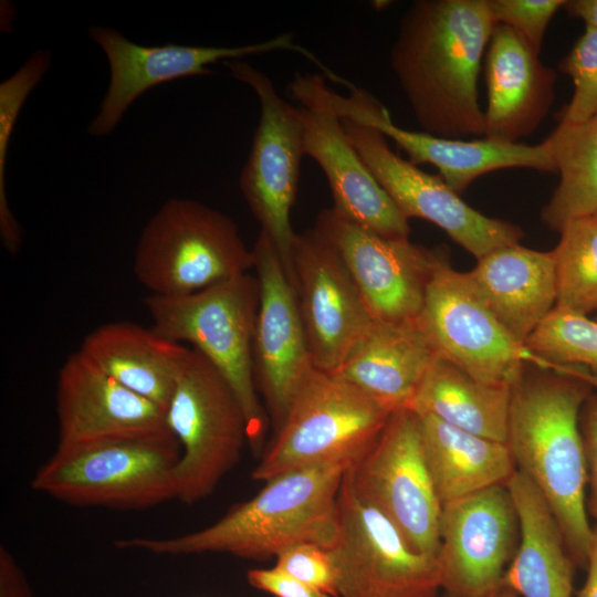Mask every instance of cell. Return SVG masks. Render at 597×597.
Segmentation results:
<instances>
[{"label":"cell","instance_id":"1","mask_svg":"<svg viewBox=\"0 0 597 597\" xmlns=\"http://www.w3.org/2000/svg\"><path fill=\"white\" fill-rule=\"evenodd\" d=\"M494 25L488 0H418L405 12L390 65L425 133L484 137L478 77Z\"/></svg>","mask_w":597,"mask_h":597},{"label":"cell","instance_id":"2","mask_svg":"<svg viewBox=\"0 0 597 597\" xmlns=\"http://www.w3.org/2000/svg\"><path fill=\"white\" fill-rule=\"evenodd\" d=\"M597 375L528 364L512 387L506 444L516 470L542 493L577 566L586 567L594 525L587 511L582 407Z\"/></svg>","mask_w":597,"mask_h":597},{"label":"cell","instance_id":"3","mask_svg":"<svg viewBox=\"0 0 597 597\" xmlns=\"http://www.w3.org/2000/svg\"><path fill=\"white\" fill-rule=\"evenodd\" d=\"M347 463H323L275 475L213 524L180 536L115 542L158 555L228 553L265 561L301 543L329 548L338 530V493Z\"/></svg>","mask_w":597,"mask_h":597},{"label":"cell","instance_id":"4","mask_svg":"<svg viewBox=\"0 0 597 597\" xmlns=\"http://www.w3.org/2000/svg\"><path fill=\"white\" fill-rule=\"evenodd\" d=\"M180 452L169 429L56 447L31 486L76 506L147 509L176 499Z\"/></svg>","mask_w":597,"mask_h":597},{"label":"cell","instance_id":"5","mask_svg":"<svg viewBox=\"0 0 597 597\" xmlns=\"http://www.w3.org/2000/svg\"><path fill=\"white\" fill-rule=\"evenodd\" d=\"M145 306L157 333L190 343L226 379L243 409L249 446L261 454L270 421L253 377L256 276L247 273L189 295L150 294Z\"/></svg>","mask_w":597,"mask_h":597},{"label":"cell","instance_id":"6","mask_svg":"<svg viewBox=\"0 0 597 597\" xmlns=\"http://www.w3.org/2000/svg\"><path fill=\"white\" fill-rule=\"evenodd\" d=\"M395 411L355 386L313 369L251 473L255 481L323 463L353 464L377 441Z\"/></svg>","mask_w":597,"mask_h":597},{"label":"cell","instance_id":"7","mask_svg":"<svg viewBox=\"0 0 597 597\" xmlns=\"http://www.w3.org/2000/svg\"><path fill=\"white\" fill-rule=\"evenodd\" d=\"M252 250L224 213L191 199L168 200L145 226L133 271L154 295H189L247 274Z\"/></svg>","mask_w":597,"mask_h":597},{"label":"cell","instance_id":"8","mask_svg":"<svg viewBox=\"0 0 597 597\" xmlns=\"http://www.w3.org/2000/svg\"><path fill=\"white\" fill-rule=\"evenodd\" d=\"M165 418L181 451L176 499L191 505L211 495L238 463L249 444L245 416L221 374L191 348Z\"/></svg>","mask_w":597,"mask_h":597},{"label":"cell","instance_id":"9","mask_svg":"<svg viewBox=\"0 0 597 597\" xmlns=\"http://www.w3.org/2000/svg\"><path fill=\"white\" fill-rule=\"evenodd\" d=\"M232 76L250 86L260 104L251 150L240 176L241 192L275 249L293 286L291 224L301 159L305 155L298 107L284 101L265 73L241 60L227 61Z\"/></svg>","mask_w":597,"mask_h":597},{"label":"cell","instance_id":"10","mask_svg":"<svg viewBox=\"0 0 597 597\" xmlns=\"http://www.w3.org/2000/svg\"><path fill=\"white\" fill-rule=\"evenodd\" d=\"M419 321L439 356L485 384L512 388L528 364L561 368L514 339L468 272L453 269L447 258L430 281Z\"/></svg>","mask_w":597,"mask_h":597},{"label":"cell","instance_id":"11","mask_svg":"<svg viewBox=\"0 0 597 597\" xmlns=\"http://www.w3.org/2000/svg\"><path fill=\"white\" fill-rule=\"evenodd\" d=\"M346 474L356 495L384 514L412 549L437 557L442 505L426 463L417 412L395 411Z\"/></svg>","mask_w":597,"mask_h":597},{"label":"cell","instance_id":"12","mask_svg":"<svg viewBox=\"0 0 597 597\" xmlns=\"http://www.w3.org/2000/svg\"><path fill=\"white\" fill-rule=\"evenodd\" d=\"M338 530L328 548L338 597H439L437 557L412 549L396 526L354 492L345 472Z\"/></svg>","mask_w":597,"mask_h":597},{"label":"cell","instance_id":"13","mask_svg":"<svg viewBox=\"0 0 597 597\" xmlns=\"http://www.w3.org/2000/svg\"><path fill=\"white\" fill-rule=\"evenodd\" d=\"M341 122L350 145L407 219L432 222L476 260L523 239L520 226L482 214L440 176L427 174L395 154L378 129L347 118Z\"/></svg>","mask_w":597,"mask_h":597},{"label":"cell","instance_id":"14","mask_svg":"<svg viewBox=\"0 0 597 597\" xmlns=\"http://www.w3.org/2000/svg\"><path fill=\"white\" fill-rule=\"evenodd\" d=\"M314 228L338 252L375 322L419 320L442 251L377 235L333 208L318 213Z\"/></svg>","mask_w":597,"mask_h":597},{"label":"cell","instance_id":"15","mask_svg":"<svg viewBox=\"0 0 597 597\" xmlns=\"http://www.w3.org/2000/svg\"><path fill=\"white\" fill-rule=\"evenodd\" d=\"M437 562L443 597H490L503 586L520 524L505 485L442 505Z\"/></svg>","mask_w":597,"mask_h":597},{"label":"cell","instance_id":"16","mask_svg":"<svg viewBox=\"0 0 597 597\" xmlns=\"http://www.w3.org/2000/svg\"><path fill=\"white\" fill-rule=\"evenodd\" d=\"M292 266L313 365L333 374L375 321L338 252L314 227L296 233Z\"/></svg>","mask_w":597,"mask_h":597},{"label":"cell","instance_id":"17","mask_svg":"<svg viewBox=\"0 0 597 597\" xmlns=\"http://www.w3.org/2000/svg\"><path fill=\"white\" fill-rule=\"evenodd\" d=\"M252 252L259 282V308L252 343L253 377L270 425L276 431L315 367L295 291L263 231H260Z\"/></svg>","mask_w":597,"mask_h":597},{"label":"cell","instance_id":"18","mask_svg":"<svg viewBox=\"0 0 597 597\" xmlns=\"http://www.w3.org/2000/svg\"><path fill=\"white\" fill-rule=\"evenodd\" d=\"M346 96L329 87L322 91V100L339 118L371 126L390 138L408 155L413 165L434 166L443 181L457 193H462L476 178L504 168H531L555 172V164L547 143L537 145L506 143L490 138L472 140L443 138L397 126L389 111L370 93L345 81Z\"/></svg>","mask_w":597,"mask_h":597},{"label":"cell","instance_id":"19","mask_svg":"<svg viewBox=\"0 0 597 597\" xmlns=\"http://www.w3.org/2000/svg\"><path fill=\"white\" fill-rule=\"evenodd\" d=\"M88 35L104 51L111 71L107 92L88 126V132L94 136L113 132L134 101L149 88L181 77L210 75L213 72L209 65L219 61L284 50L297 52L323 67L287 32L263 42L239 46H145L127 40L114 29L96 25L90 29Z\"/></svg>","mask_w":597,"mask_h":597},{"label":"cell","instance_id":"20","mask_svg":"<svg viewBox=\"0 0 597 597\" xmlns=\"http://www.w3.org/2000/svg\"><path fill=\"white\" fill-rule=\"evenodd\" d=\"M301 104L305 155L325 174L344 218L387 239H406L410 227L388 193L378 184L348 142L341 118L323 103L301 94L290 95Z\"/></svg>","mask_w":597,"mask_h":597},{"label":"cell","instance_id":"21","mask_svg":"<svg viewBox=\"0 0 597 597\" xmlns=\"http://www.w3.org/2000/svg\"><path fill=\"white\" fill-rule=\"evenodd\" d=\"M57 447L168 430L165 410L91 364L78 350L57 374Z\"/></svg>","mask_w":597,"mask_h":597},{"label":"cell","instance_id":"22","mask_svg":"<svg viewBox=\"0 0 597 597\" xmlns=\"http://www.w3.org/2000/svg\"><path fill=\"white\" fill-rule=\"evenodd\" d=\"M510 27L495 24L485 54V138L517 143L548 114L556 74Z\"/></svg>","mask_w":597,"mask_h":597},{"label":"cell","instance_id":"23","mask_svg":"<svg viewBox=\"0 0 597 597\" xmlns=\"http://www.w3.org/2000/svg\"><path fill=\"white\" fill-rule=\"evenodd\" d=\"M420 318V317H419ZM439 356L420 321L374 322L333 376L397 411L410 408L426 374Z\"/></svg>","mask_w":597,"mask_h":597},{"label":"cell","instance_id":"24","mask_svg":"<svg viewBox=\"0 0 597 597\" xmlns=\"http://www.w3.org/2000/svg\"><path fill=\"white\" fill-rule=\"evenodd\" d=\"M468 274L496 318L523 345L556 306L552 251L520 243L501 247L479 259Z\"/></svg>","mask_w":597,"mask_h":597},{"label":"cell","instance_id":"25","mask_svg":"<svg viewBox=\"0 0 597 597\" xmlns=\"http://www.w3.org/2000/svg\"><path fill=\"white\" fill-rule=\"evenodd\" d=\"M78 352L97 369L166 411L191 348L132 322L98 326Z\"/></svg>","mask_w":597,"mask_h":597},{"label":"cell","instance_id":"26","mask_svg":"<svg viewBox=\"0 0 597 597\" xmlns=\"http://www.w3.org/2000/svg\"><path fill=\"white\" fill-rule=\"evenodd\" d=\"M506 488L516 509L520 541L503 586L523 597H573L577 565L546 500L517 470Z\"/></svg>","mask_w":597,"mask_h":597},{"label":"cell","instance_id":"27","mask_svg":"<svg viewBox=\"0 0 597 597\" xmlns=\"http://www.w3.org/2000/svg\"><path fill=\"white\" fill-rule=\"evenodd\" d=\"M426 463L444 505L482 490L505 485L516 471L505 442L420 416Z\"/></svg>","mask_w":597,"mask_h":597},{"label":"cell","instance_id":"28","mask_svg":"<svg viewBox=\"0 0 597 597\" xmlns=\"http://www.w3.org/2000/svg\"><path fill=\"white\" fill-rule=\"evenodd\" d=\"M512 388L480 381L437 356L410 405L465 431L506 442Z\"/></svg>","mask_w":597,"mask_h":597},{"label":"cell","instance_id":"29","mask_svg":"<svg viewBox=\"0 0 597 597\" xmlns=\"http://www.w3.org/2000/svg\"><path fill=\"white\" fill-rule=\"evenodd\" d=\"M545 142L559 182L541 217L559 232L570 221L597 214V114L578 124L559 122Z\"/></svg>","mask_w":597,"mask_h":597},{"label":"cell","instance_id":"30","mask_svg":"<svg viewBox=\"0 0 597 597\" xmlns=\"http://www.w3.org/2000/svg\"><path fill=\"white\" fill-rule=\"evenodd\" d=\"M553 252L557 308L588 315L597 310V214L568 222Z\"/></svg>","mask_w":597,"mask_h":597},{"label":"cell","instance_id":"31","mask_svg":"<svg viewBox=\"0 0 597 597\" xmlns=\"http://www.w3.org/2000/svg\"><path fill=\"white\" fill-rule=\"evenodd\" d=\"M50 53L34 52L24 64L0 84V235L3 247L17 253L21 243V228L7 199L6 166L9 142L22 106L50 69Z\"/></svg>","mask_w":597,"mask_h":597},{"label":"cell","instance_id":"32","mask_svg":"<svg viewBox=\"0 0 597 597\" xmlns=\"http://www.w3.org/2000/svg\"><path fill=\"white\" fill-rule=\"evenodd\" d=\"M525 346L548 363L597 375V321L587 315L555 307Z\"/></svg>","mask_w":597,"mask_h":597},{"label":"cell","instance_id":"33","mask_svg":"<svg viewBox=\"0 0 597 597\" xmlns=\"http://www.w3.org/2000/svg\"><path fill=\"white\" fill-rule=\"evenodd\" d=\"M558 69L574 85L572 98L559 122L583 123L597 114V30L585 28Z\"/></svg>","mask_w":597,"mask_h":597},{"label":"cell","instance_id":"34","mask_svg":"<svg viewBox=\"0 0 597 597\" xmlns=\"http://www.w3.org/2000/svg\"><path fill=\"white\" fill-rule=\"evenodd\" d=\"M565 0H488L495 24L514 30L528 46L540 54L549 21Z\"/></svg>","mask_w":597,"mask_h":597},{"label":"cell","instance_id":"35","mask_svg":"<svg viewBox=\"0 0 597 597\" xmlns=\"http://www.w3.org/2000/svg\"><path fill=\"white\" fill-rule=\"evenodd\" d=\"M274 567L332 597H338L336 572L328 548L301 543L282 551Z\"/></svg>","mask_w":597,"mask_h":597},{"label":"cell","instance_id":"36","mask_svg":"<svg viewBox=\"0 0 597 597\" xmlns=\"http://www.w3.org/2000/svg\"><path fill=\"white\" fill-rule=\"evenodd\" d=\"M579 428L587 464V511L597 525V387L582 407Z\"/></svg>","mask_w":597,"mask_h":597},{"label":"cell","instance_id":"37","mask_svg":"<svg viewBox=\"0 0 597 597\" xmlns=\"http://www.w3.org/2000/svg\"><path fill=\"white\" fill-rule=\"evenodd\" d=\"M247 579L252 587L275 597H332L276 567L249 569Z\"/></svg>","mask_w":597,"mask_h":597},{"label":"cell","instance_id":"38","mask_svg":"<svg viewBox=\"0 0 597 597\" xmlns=\"http://www.w3.org/2000/svg\"><path fill=\"white\" fill-rule=\"evenodd\" d=\"M0 597H32L22 569L4 546L0 547Z\"/></svg>","mask_w":597,"mask_h":597},{"label":"cell","instance_id":"39","mask_svg":"<svg viewBox=\"0 0 597 597\" xmlns=\"http://www.w3.org/2000/svg\"><path fill=\"white\" fill-rule=\"evenodd\" d=\"M562 9L585 22V28L597 30V0H565Z\"/></svg>","mask_w":597,"mask_h":597},{"label":"cell","instance_id":"40","mask_svg":"<svg viewBox=\"0 0 597 597\" xmlns=\"http://www.w3.org/2000/svg\"><path fill=\"white\" fill-rule=\"evenodd\" d=\"M586 568L587 576L583 587L577 591V597H597V525H594Z\"/></svg>","mask_w":597,"mask_h":597},{"label":"cell","instance_id":"41","mask_svg":"<svg viewBox=\"0 0 597 597\" xmlns=\"http://www.w3.org/2000/svg\"><path fill=\"white\" fill-rule=\"evenodd\" d=\"M490 597H517V594L509 587L502 586L494 591Z\"/></svg>","mask_w":597,"mask_h":597},{"label":"cell","instance_id":"42","mask_svg":"<svg viewBox=\"0 0 597 597\" xmlns=\"http://www.w3.org/2000/svg\"><path fill=\"white\" fill-rule=\"evenodd\" d=\"M596 314H597V310H596ZM596 321H597V315H596Z\"/></svg>","mask_w":597,"mask_h":597}]
</instances>
